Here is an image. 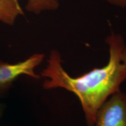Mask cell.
Returning <instances> with one entry per match:
<instances>
[{
    "mask_svg": "<svg viewBox=\"0 0 126 126\" xmlns=\"http://www.w3.org/2000/svg\"><path fill=\"white\" fill-rule=\"evenodd\" d=\"M45 59V55L36 53L25 60L15 64H9L0 60V93L8 89L17 78L26 75L34 79H39L40 75L34 70Z\"/></svg>",
    "mask_w": 126,
    "mask_h": 126,
    "instance_id": "obj_2",
    "label": "cell"
},
{
    "mask_svg": "<svg viewBox=\"0 0 126 126\" xmlns=\"http://www.w3.org/2000/svg\"><path fill=\"white\" fill-rule=\"evenodd\" d=\"M23 11L18 0H0V22L12 25Z\"/></svg>",
    "mask_w": 126,
    "mask_h": 126,
    "instance_id": "obj_4",
    "label": "cell"
},
{
    "mask_svg": "<svg viewBox=\"0 0 126 126\" xmlns=\"http://www.w3.org/2000/svg\"><path fill=\"white\" fill-rule=\"evenodd\" d=\"M106 42L109 48V59L103 67L72 77L63 67L59 52L53 50L47 67L41 73V76L47 78L43 84L45 89L63 88L78 97L88 126H94L99 108L111 94L120 91L121 85L126 80V65L122 60L126 46L123 37L111 32Z\"/></svg>",
    "mask_w": 126,
    "mask_h": 126,
    "instance_id": "obj_1",
    "label": "cell"
},
{
    "mask_svg": "<svg viewBox=\"0 0 126 126\" xmlns=\"http://www.w3.org/2000/svg\"><path fill=\"white\" fill-rule=\"evenodd\" d=\"M59 0H28L26 10L35 14L46 11H56L59 8Z\"/></svg>",
    "mask_w": 126,
    "mask_h": 126,
    "instance_id": "obj_5",
    "label": "cell"
},
{
    "mask_svg": "<svg viewBox=\"0 0 126 126\" xmlns=\"http://www.w3.org/2000/svg\"><path fill=\"white\" fill-rule=\"evenodd\" d=\"M94 126H126V94L121 91L111 94L101 105Z\"/></svg>",
    "mask_w": 126,
    "mask_h": 126,
    "instance_id": "obj_3",
    "label": "cell"
},
{
    "mask_svg": "<svg viewBox=\"0 0 126 126\" xmlns=\"http://www.w3.org/2000/svg\"><path fill=\"white\" fill-rule=\"evenodd\" d=\"M111 5L122 8H126V0H103Z\"/></svg>",
    "mask_w": 126,
    "mask_h": 126,
    "instance_id": "obj_6",
    "label": "cell"
},
{
    "mask_svg": "<svg viewBox=\"0 0 126 126\" xmlns=\"http://www.w3.org/2000/svg\"><path fill=\"white\" fill-rule=\"evenodd\" d=\"M122 62L124 64V65H126V46L124 47L123 51L122 52Z\"/></svg>",
    "mask_w": 126,
    "mask_h": 126,
    "instance_id": "obj_7",
    "label": "cell"
}]
</instances>
